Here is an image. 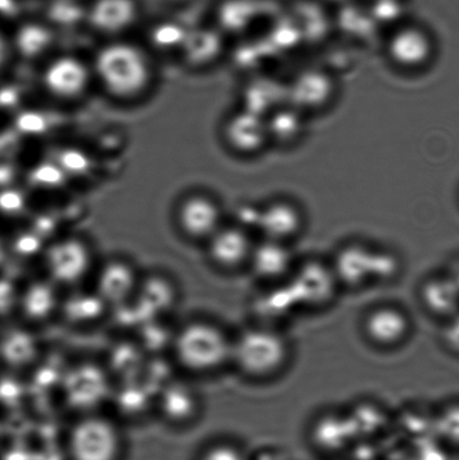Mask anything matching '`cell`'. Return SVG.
Masks as SVG:
<instances>
[{
  "label": "cell",
  "mask_w": 459,
  "mask_h": 460,
  "mask_svg": "<svg viewBox=\"0 0 459 460\" xmlns=\"http://www.w3.org/2000/svg\"><path fill=\"white\" fill-rule=\"evenodd\" d=\"M397 257L384 251L373 252L372 279L389 281L398 272Z\"/></svg>",
  "instance_id": "1f68e13d"
},
{
  "label": "cell",
  "mask_w": 459,
  "mask_h": 460,
  "mask_svg": "<svg viewBox=\"0 0 459 460\" xmlns=\"http://www.w3.org/2000/svg\"><path fill=\"white\" fill-rule=\"evenodd\" d=\"M305 226V211L291 198L274 197L258 207L255 228L260 238L291 243L304 232Z\"/></svg>",
  "instance_id": "8fae6325"
},
{
  "label": "cell",
  "mask_w": 459,
  "mask_h": 460,
  "mask_svg": "<svg viewBox=\"0 0 459 460\" xmlns=\"http://www.w3.org/2000/svg\"><path fill=\"white\" fill-rule=\"evenodd\" d=\"M289 342L272 327L245 329L233 338L231 364L252 380H269L278 376L289 360Z\"/></svg>",
  "instance_id": "3957f363"
},
{
  "label": "cell",
  "mask_w": 459,
  "mask_h": 460,
  "mask_svg": "<svg viewBox=\"0 0 459 460\" xmlns=\"http://www.w3.org/2000/svg\"><path fill=\"white\" fill-rule=\"evenodd\" d=\"M373 252L361 243L341 247L331 264L339 283L357 288L372 281Z\"/></svg>",
  "instance_id": "7402d4cb"
},
{
  "label": "cell",
  "mask_w": 459,
  "mask_h": 460,
  "mask_svg": "<svg viewBox=\"0 0 459 460\" xmlns=\"http://www.w3.org/2000/svg\"><path fill=\"white\" fill-rule=\"evenodd\" d=\"M233 338L204 318L188 320L175 329L170 350L175 364L192 376H208L231 364Z\"/></svg>",
  "instance_id": "6da1fadb"
},
{
  "label": "cell",
  "mask_w": 459,
  "mask_h": 460,
  "mask_svg": "<svg viewBox=\"0 0 459 460\" xmlns=\"http://www.w3.org/2000/svg\"><path fill=\"white\" fill-rule=\"evenodd\" d=\"M66 173L57 164H44L31 172V182L42 188H57L63 183Z\"/></svg>",
  "instance_id": "d6a6232c"
},
{
  "label": "cell",
  "mask_w": 459,
  "mask_h": 460,
  "mask_svg": "<svg viewBox=\"0 0 459 460\" xmlns=\"http://www.w3.org/2000/svg\"><path fill=\"white\" fill-rule=\"evenodd\" d=\"M61 288L49 279H36L21 288L17 314L31 323H42L60 314Z\"/></svg>",
  "instance_id": "ac0fdd59"
},
{
  "label": "cell",
  "mask_w": 459,
  "mask_h": 460,
  "mask_svg": "<svg viewBox=\"0 0 459 460\" xmlns=\"http://www.w3.org/2000/svg\"><path fill=\"white\" fill-rule=\"evenodd\" d=\"M290 243L260 238L255 242L249 268L260 281L277 283L290 278L295 270Z\"/></svg>",
  "instance_id": "d6986e66"
},
{
  "label": "cell",
  "mask_w": 459,
  "mask_h": 460,
  "mask_svg": "<svg viewBox=\"0 0 459 460\" xmlns=\"http://www.w3.org/2000/svg\"><path fill=\"white\" fill-rule=\"evenodd\" d=\"M155 408L168 425L190 426L199 417L200 396L189 383L171 380L157 391Z\"/></svg>",
  "instance_id": "2e32d148"
},
{
  "label": "cell",
  "mask_w": 459,
  "mask_h": 460,
  "mask_svg": "<svg viewBox=\"0 0 459 460\" xmlns=\"http://www.w3.org/2000/svg\"><path fill=\"white\" fill-rule=\"evenodd\" d=\"M47 243L40 234L31 230V232L18 234L13 243H8L9 252L20 256H31L35 252H40L42 255Z\"/></svg>",
  "instance_id": "4dcf8cb0"
},
{
  "label": "cell",
  "mask_w": 459,
  "mask_h": 460,
  "mask_svg": "<svg viewBox=\"0 0 459 460\" xmlns=\"http://www.w3.org/2000/svg\"><path fill=\"white\" fill-rule=\"evenodd\" d=\"M137 15V0H94L85 16L94 31L115 35L129 29Z\"/></svg>",
  "instance_id": "44dd1931"
},
{
  "label": "cell",
  "mask_w": 459,
  "mask_h": 460,
  "mask_svg": "<svg viewBox=\"0 0 459 460\" xmlns=\"http://www.w3.org/2000/svg\"><path fill=\"white\" fill-rule=\"evenodd\" d=\"M121 447L119 425L99 411L78 416L67 436L72 460H119Z\"/></svg>",
  "instance_id": "5b68a950"
},
{
  "label": "cell",
  "mask_w": 459,
  "mask_h": 460,
  "mask_svg": "<svg viewBox=\"0 0 459 460\" xmlns=\"http://www.w3.org/2000/svg\"><path fill=\"white\" fill-rule=\"evenodd\" d=\"M363 331L371 344L381 349H393L410 335L411 320L398 306L379 305L364 318Z\"/></svg>",
  "instance_id": "e0dca14e"
},
{
  "label": "cell",
  "mask_w": 459,
  "mask_h": 460,
  "mask_svg": "<svg viewBox=\"0 0 459 460\" xmlns=\"http://www.w3.org/2000/svg\"><path fill=\"white\" fill-rule=\"evenodd\" d=\"M178 301L172 279L159 273L141 278L133 304L143 319H156L173 308Z\"/></svg>",
  "instance_id": "ffe728a7"
},
{
  "label": "cell",
  "mask_w": 459,
  "mask_h": 460,
  "mask_svg": "<svg viewBox=\"0 0 459 460\" xmlns=\"http://www.w3.org/2000/svg\"><path fill=\"white\" fill-rule=\"evenodd\" d=\"M93 278L94 292L112 309L134 300L142 275L133 261L110 257L97 264Z\"/></svg>",
  "instance_id": "ba28073f"
},
{
  "label": "cell",
  "mask_w": 459,
  "mask_h": 460,
  "mask_svg": "<svg viewBox=\"0 0 459 460\" xmlns=\"http://www.w3.org/2000/svg\"><path fill=\"white\" fill-rule=\"evenodd\" d=\"M188 30L174 22H163L153 27L150 40L153 47L161 51L180 49L183 43Z\"/></svg>",
  "instance_id": "f1b7e54d"
},
{
  "label": "cell",
  "mask_w": 459,
  "mask_h": 460,
  "mask_svg": "<svg viewBox=\"0 0 459 460\" xmlns=\"http://www.w3.org/2000/svg\"><path fill=\"white\" fill-rule=\"evenodd\" d=\"M384 51L391 65L398 70L417 74L433 62L436 44L426 27L410 22L391 31L385 40Z\"/></svg>",
  "instance_id": "52a82bcc"
},
{
  "label": "cell",
  "mask_w": 459,
  "mask_h": 460,
  "mask_svg": "<svg viewBox=\"0 0 459 460\" xmlns=\"http://www.w3.org/2000/svg\"><path fill=\"white\" fill-rule=\"evenodd\" d=\"M69 295L62 297L60 314L71 324L89 326L99 322L110 309L94 292L83 288L67 290Z\"/></svg>",
  "instance_id": "484cf974"
},
{
  "label": "cell",
  "mask_w": 459,
  "mask_h": 460,
  "mask_svg": "<svg viewBox=\"0 0 459 460\" xmlns=\"http://www.w3.org/2000/svg\"><path fill=\"white\" fill-rule=\"evenodd\" d=\"M286 102V83L271 75L255 76L242 92L241 108L264 119Z\"/></svg>",
  "instance_id": "603a6c76"
},
{
  "label": "cell",
  "mask_w": 459,
  "mask_h": 460,
  "mask_svg": "<svg viewBox=\"0 0 459 460\" xmlns=\"http://www.w3.org/2000/svg\"><path fill=\"white\" fill-rule=\"evenodd\" d=\"M93 72L106 93L119 101L135 99L146 92L152 79V67L137 45L112 42L94 57Z\"/></svg>",
  "instance_id": "7a4b0ae2"
},
{
  "label": "cell",
  "mask_w": 459,
  "mask_h": 460,
  "mask_svg": "<svg viewBox=\"0 0 459 460\" xmlns=\"http://www.w3.org/2000/svg\"><path fill=\"white\" fill-rule=\"evenodd\" d=\"M287 102L305 115L326 111L337 96V84L330 72L308 67L286 83Z\"/></svg>",
  "instance_id": "9c48e42d"
},
{
  "label": "cell",
  "mask_w": 459,
  "mask_h": 460,
  "mask_svg": "<svg viewBox=\"0 0 459 460\" xmlns=\"http://www.w3.org/2000/svg\"><path fill=\"white\" fill-rule=\"evenodd\" d=\"M201 460H247V458L236 446L219 443L210 446L202 455Z\"/></svg>",
  "instance_id": "e575fe53"
},
{
  "label": "cell",
  "mask_w": 459,
  "mask_h": 460,
  "mask_svg": "<svg viewBox=\"0 0 459 460\" xmlns=\"http://www.w3.org/2000/svg\"><path fill=\"white\" fill-rule=\"evenodd\" d=\"M52 40V31L49 27L39 22H26L17 30L13 47L22 57L34 58L47 52Z\"/></svg>",
  "instance_id": "83f0119b"
},
{
  "label": "cell",
  "mask_w": 459,
  "mask_h": 460,
  "mask_svg": "<svg viewBox=\"0 0 459 460\" xmlns=\"http://www.w3.org/2000/svg\"><path fill=\"white\" fill-rule=\"evenodd\" d=\"M89 66L74 56L53 58L42 72V84L47 93L60 101H74L83 96L90 84Z\"/></svg>",
  "instance_id": "5bb4252c"
},
{
  "label": "cell",
  "mask_w": 459,
  "mask_h": 460,
  "mask_svg": "<svg viewBox=\"0 0 459 460\" xmlns=\"http://www.w3.org/2000/svg\"><path fill=\"white\" fill-rule=\"evenodd\" d=\"M223 36L209 27L188 30L179 51L184 63L191 67H205L214 63L222 54Z\"/></svg>",
  "instance_id": "d4e9b609"
},
{
  "label": "cell",
  "mask_w": 459,
  "mask_h": 460,
  "mask_svg": "<svg viewBox=\"0 0 459 460\" xmlns=\"http://www.w3.org/2000/svg\"><path fill=\"white\" fill-rule=\"evenodd\" d=\"M90 243L79 236H65L47 243L42 254L44 277L63 290L84 286L96 270Z\"/></svg>",
  "instance_id": "277c9868"
},
{
  "label": "cell",
  "mask_w": 459,
  "mask_h": 460,
  "mask_svg": "<svg viewBox=\"0 0 459 460\" xmlns=\"http://www.w3.org/2000/svg\"><path fill=\"white\" fill-rule=\"evenodd\" d=\"M177 223L183 236L206 243L223 226V210L213 198L190 196L179 206Z\"/></svg>",
  "instance_id": "9a60e30c"
},
{
  "label": "cell",
  "mask_w": 459,
  "mask_h": 460,
  "mask_svg": "<svg viewBox=\"0 0 459 460\" xmlns=\"http://www.w3.org/2000/svg\"><path fill=\"white\" fill-rule=\"evenodd\" d=\"M40 353V342L25 328H13L0 338V359L11 368H24L33 364Z\"/></svg>",
  "instance_id": "4316f807"
},
{
  "label": "cell",
  "mask_w": 459,
  "mask_h": 460,
  "mask_svg": "<svg viewBox=\"0 0 459 460\" xmlns=\"http://www.w3.org/2000/svg\"><path fill=\"white\" fill-rule=\"evenodd\" d=\"M223 137L229 150L243 157L258 156L271 146L264 117L243 108L227 117Z\"/></svg>",
  "instance_id": "4fadbf2b"
},
{
  "label": "cell",
  "mask_w": 459,
  "mask_h": 460,
  "mask_svg": "<svg viewBox=\"0 0 459 460\" xmlns=\"http://www.w3.org/2000/svg\"><path fill=\"white\" fill-rule=\"evenodd\" d=\"M265 121L271 146L294 147L305 137L307 130V115L287 102L265 117Z\"/></svg>",
  "instance_id": "cb8c5ba5"
},
{
  "label": "cell",
  "mask_w": 459,
  "mask_h": 460,
  "mask_svg": "<svg viewBox=\"0 0 459 460\" xmlns=\"http://www.w3.org/2000/svg\"><path fill=\"white\" fill-rule=\"evenodd\" d=\"M9 255H11V252H9L8 243L0 238V268L6 263Z\"/></svg>",
  "instance_id": "f35d334b"
},
{
  "label": "cell",
  "mask_w": 459,
  "mask_h": 460,
  "mask_svg": "<svg viewBox=\"0 0 459 460\" xmlns=\"http://www.w3.org/2000/svg\"><path fill=\"white\" fill-rule=\"evenodd\" d=\"M21 288L8 278H0V318L17 313Z\"/></svg>",
  "instance_id": "836d02e7"
},
{
  "label": "cell",
  "mask_w": 459,
  "mask_h": 460,
  "mask_svg": "<svg viewBox=\"0 0 459 460\" xmlns=\"http://www.w3.org/2000/svg\"><path fill=\"white\" fill-rule=\"evenodd\" d=\"M110 377L108 369L97 363L75 364L63 373V398L79 416L98 412V407L111 395Z\"/></svg>",
  "instance_id": "8992f818"
},
{
  "label": "cell",
  "mask_w": 459,
  "mask_h": 460,
  "mask_svg": "<svg viewBox=\"0 0 459 460\" xmlns=\"http://www.w3.org/2000/svg\"><path fill=\"white\" fill-rule=\"evenodd\" d=\"M20 128L27 133H39L44 128V120L42 117L36 114H25L20 120Z\"/></svg>",
  "instance_id": "8d00e7d4"
},
{
  "label": "cell",
  "mask_w": 459,
  "mask_h": 460,
  "mask_svg": "<svg viewBox=\"0 0 459 460\" xmlns=\"http://www.w3.org/2000/svg\"><path fill=\"white\" fill-rule=\"evenodd\" d=\"M90 157L78 148H65L58 152L56 164L66 174L81 175L90 170Z\"/></svg>",
  "instance_id": "f546056e"
},
{
  "label": "cell",
  "mask_w": 459,
  "mask_h": 460,
  "mask_svg": "<svg viewBox=\"0 0 459 460\" xmlns=\"http://www.w3.org/2000/svg\"><path fill=\"white\" fill-rule=\"evenodd\" d=\"M206 243L211 264L232 272L249 265L255 241L249 228L240 224H224Z\"/></svg>",
  "instance_id": "7c38bea8"
},
{
  "label": "cell",
  "mask_w": 459,
  "mask_h": 460,
  "mask_svg": "<svg viewBox=\"0 0 459 460\" xmlns=\"http://www.w3.org/2000/svg\"><path fill=\"white\" fill-rule=\"evenodd\" d=\"M9 52H11V45H9L8 40L4 38V35L0 33V72L3 71L8 62Z\"/></svg>",
  "instance_id": "74e56055"
},
{
  "label": "cell",
  "mask_w": 459,
  "mask_h": 460,
  "mask_svg": "<svg viewBox=\"0 0 459 460\" xmlns=\"http://www.w3.org/2000/svg\"><path fill=\"white\" fill-rule=\"evenodd\" d=\"M339 284L331 265L308 261L294 270L287 290L296 305L322 308L332 300Z\"/></svg>",
  "instance_id": "30bf717a"
},
{
  "label": "cell",
  "mask_w": 459,
  "mask_h": 460,
  "mask_svg": "<svg viewBox=\"0 0 459 460\" xmlns=\"http://www.w3.org/2000/svg\"><path fill=\"white\" fill-rule=\"evenodd\" d=\"M25 206V198L22 197L20 191L13 190L8 189L0 196V209L4 213L7 214H17L21 213Z\"/></svg>",
  "instance_id": "d590c367"
}]
</instances>
